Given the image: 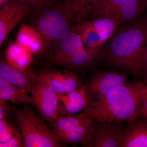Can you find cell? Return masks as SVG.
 Segmentation results:
<instances>
[{"instance_id":"1","label":"cell","mask_w":147,"mask_h":147,"mask_svg":"<svg viewBox=\"0 0 147 147\" xmlns=\"http://www.w3.org/2000/svg\"><path fill=\"white\" fill-rule=\"evenodd\" d=\"M147 38V14H144L135 21L121 24L103 46L98 58L108 65L142 77Z\"/></svg>"},{"instance_id":"2","label":"cell","mask_w":147,"mask_h":147,"mask_svg":"<svg viewBox=\"0 0 147 147\" xmlns=\"http://www.w3.org/2000/svg\"><path fill=\"white\" fill-rule=\"evenodd\" d=\"M147 91V85L142 82H126L97 98L84 112L93 121L133 122L140 116Z\"/></svg>"},{"instance_id":"3","label":"cell","mask_w":147,"mask_h":147,"mask_svg":"<svg viewBox=\"0 0 147 147\" xmlns=\"http://www.w3.org/2000/svg\"><path fill=\"white\" fill-rule=\"evenodd\" d=\"M33 12V24L42 40L40 57L48 58L76 25H74L57 0H50Z\"/></svg>"},{"instance_id":"4","label":"cell","mask_w":147,"mask_h":147,"mask_svg":"<svg viewBox=\"0 0 147 147\" xmlns=\"http://www.w3.org/2000/svg\"><path fill=\"white\" fill-rule=\"evenodd\" d=\"M16 121L24 138L25 147H61L54 129L32 110L14 109Z\"/></svg>"},{"instance_id":"5","label":"cell","mask_w":147,"mask_h":147,"mask_svg":"<svg viewBox=\"0 0 147 147\" xmlns=\"http://www.w3.org/2000/svg\"><path fill=\"white\" fill-rule=\"evenodd\" d=\"M49 65H59L71 68L87 66L97 59L85 50L76 26L61 41L48 57Z\"/></svg>"},{"instance_id":"6","label":"cell","mask_w":147,"mask_h":147,"mask_svg":"<svg viewBox=\"0 0 147 147\" xmlns=\"http://www.w3.org/2000/svg\"><path fill=\"white\" fill-rule=\"evenodd\" d=\"M32 103L40 117L53 126L56 119L67 115L57 93L52 86L47 71L36 75L30 92Z\"/></svg>"},{"instance_id":"7","label":"cell","mask_w":147,"mask_h":147,"mask_svg":"<svg viewBox=\"0 0 147 147\" xmlns=\"http://www.w3.org/2000/svg\"><path fill=\"white\" fill-rule=\"evenodd\" d=\"M120 23L110 18H98L76 25L85 50L98 58L108 40L114 34Z\"/></svg>"},{"instance_id":"8","label":"cell","mask_w":147,"mask_h":147,"mask_svg":"<svg viewBox=\"0 0 147 147\" xmlns=\"http://www.w3.org/2000/svg\"><path fill=\"white\" fill-rule=\"evenodd\" d=\"M146 9L137 0H102L90 20L105 17L121 24L132 22L143 16Z\"/></svg>"},{"instance_id":"9","label":"cell","mask_w":147,"mask_h":147,"mask_svg":"<svg viewBox=\"0 0 147 147\" xmlns=\"http://www.w3.org/2000/svg\"><path fill=\"white\" fill-rule=\"evenodd\" d=\"M33 11L32 6L21 0H7L0 8V46L11 32Z\"/></svg>"},{"instance_id":"10","label":"cell","mask_w":147,"mask_h":147,"mask_svg":"<svg viewBox=\"0 0 147 147\" xmlns=\"http://www.w3.org/2000/svg\"><path fill=\"white\" fill-rule=\"evenodd\" d=\"M117 123L93 121L86 147H120L124 129Z\"/></svg>"},{"instance_id":"11","label":"cell","mask_w":147,"mask_h":147,"mask_svg":"<svg viewBox=\"0 0 147 147\" xmlns=\"http://www.w3.org/2000/svg\"><path fill=\"white\" fill-rule=\"evenodd\" d=\"M127 76L123 71H102L92 77L86 86L92 102L94 98L104 95L116 87L126 83Z\"/></svg>"},{"instance_id":"12","label":"cell","mask_w":147,"mask_h":147,"mask_svg":"<svg viewBox=\"0 0 147 147\" xmlns=\"http://www.w3.org/2000/svg\"><path fill=\"white\" fill-rule=\"evenodd\" d=\"M63 9L76 25L90 20L102 0H58Z\"/></svg>"},{"instance_id":"13","label":"cell","mask_w":147,"mask_h":147,"mask_svg":"<svg viewBox=\"0 0 147 147\" xmlns=\"http://www.w3.org/2000/svg\"><path fill=\"white\" fill-rule=\"evenodd\" d=\"M36 75L31 68L21 69L11 65L7 60L1 61L0 78L30 93Z\"/></svg>"},{"instance_id":"14","label":"cell","mask_w":147,"mask_h":147,"mask_svg":"<svg viewBox=\"0 0 147 147\" xmlns=\"http://www.w3.org/2000/svg\"><path fill=\"white\" fill-rule=\"evenodd\" d=\"M47 72L52 86L59 94H67L82 86L77 75L69 70H50Z\"/></svg>"},{"instance_id":"15","label":"cell","mask_w":147,"mask_h":147,"mask_svg":"<svg viewBox=\"0 0 147 147\" xmlns=\"http://www.w3.org/2000/svg\"><path fill=\"white\" fill-rule=\"evenodd\" d=\"M58 95L67 116L84 110L92 102L85 86L67 94Z\"/></svg>"},{"instance_id":"16","label":"cell","mask_w":147,"mask_h":147,"mask_svg":"<svg viewBox=\"0 0 147 147\" xmlns=\"http://www.w3.org/2000/svg\"><path fill=\"white\" fill-rule=\"evenodd\" d=\"M120 147H147V121H134L124 129Z\"/></svg>"},{"instance_id":"17","label":"cell","mask_w":147,"mask_h":147,"mask_svg":"<svg viewBox=\"0 0 147 147\" xmlns=\"http://www.w3.org/2000/svg\"><path fill=\"white\" fill-rule=\"evenodd\" d=\"M0 100L11 101L20 105L31 102V97L28 92L0 78Z\"/></svg>"},{"instance_id":"18","label":"cell","mask_w":147,"mask_h":147,"mask_svg":"<svg viewBox=\"0 0 147 147\" xmlns=\"http://www.w3.org/2000/svg\"><path fill=\"white\" fill-rule=\"evenodd\" d=\"M17 43L31 54L40 53L42 49L41 38L35 29L30 27L21 28L17 37Z\"/></svg>"},{"instance_id":"19","label":"cell","mask_w":147,"mask_h":147,"mask_svg":"<svg viewBox=\"0 0 147 147\" xmlns=\"http://www.w3.org/2000/svg\"><path fill=\"white\" fill-rule=\"evenodd\" d=\"M91 120L83 111L77 115L66 117L59 116L56 119L54 124L53 129L57 139L79 125L86 123Z\"/></svg>"},{"instance_id":"20","label":"cell","mask_w":147,"mask_h":147,"mask_svg":"<svg viewBox=\"0 0 147 147\" xmlns=\"http://www.w3.org/2000/svg\"><path fill=\"white\" fill-rule=\"evenodd\" d=\"M7 60L14 67L21 69L30 68L32 54L16 43L7 50Z\"/></svg>"},{"instance_id":"21","label":"cell","mask_w":147,"mask_h":147,"mask_svg":"<svg viewBox=\"0 0 147 147\" xmlns=\"http://www.w3.org/2000/svg\"><path fill=\"white\" fill-rule=\"evenodd\" d=\"M93 121L82 124L59 137L60 143L72 144L79 143L86 147Z\"/></svg>"},{"instance_id":"22","label":"cell","mask_w":147,"mask_h":147,"mask_svg":"<svg viewBox=\"0 0 147 147\" xmlns=\"http://www.w3.org/2000/svg\"><path fill=\"white\" fill-rule=\"evenodd\" d=\"M18 130L7 119H0V143H4L14 137Z\"/></svg>"},{"instance_id":"23","label":"cell","mask_w":147,"mask_h":147,"mask_svg":"<svg viewBox=\"0 0 147 147\" xmlns=\"http://www.w3.org/2000/svg\"><path fill=\"white\" fill-rule=\"evenodd\" d=\"M1 147H24V138L21 131H18L17 134L4 143H0Z\"/></svg>"},{"instance_id":"24","label":"cell","mask_w":147,"mask_h":147,"mask_svg":"<svg viewBox=\"0 0 147 147\" xmlns=\"http://www.w3.org/2000/svg\"><path fill=\"white\" fill-rule=\"evenodd\" d=\"M30 4L32 6L33 11L41 8L50 0H21Z\"/></svg>"},{"instance_id":"25","label":"cell","mask_w":147,"mask_h":147,"mask_svg":"<svg viewBox=\"0 0 147 147\" xmlns=\"http://www.w3.org/2000/svg\"><path fill=\"white\" fill-rule=\"evenodd\" d=\"M8 111L6 101L0 100V119H6Z\"/></svg>"},{"instance_id":"26","label":"cell","mask_w":147,"mask_h":147,"mask_svg":"<svg viewBox=\"0 0 147 147\" xmlns=\"http://www.w3.org/2000/svg\"><path fill=\"white\" fill-rule=\"evenodd\" d=\"M139 115L144 116L147 120V91L142 103Z\"/></svg>"},{"instance_id":"27","label":"cell","mask_w":147,"mask_h":147,"mask_svg":"<svg viewBox=\"0 0 147 147\" xmlns=\"http://www.w3.org/2000/svg\"><path fill=\"white\" fill-rule=\"evenodd\" d=\"M143 67H144L145 75V73H146V71H147V38L146 47V52H145L144 57Z\"/></svg>"},{"instance_id":"28","label":"cell","mask_w":147,"mask_h":147,"mask_svg":"<svg viewBox=\"0 0 147 147\" xmlns=\"http://www.w3.org/2000/svg\"><path fill=\"white\" fill-rule=\"evenodd\" d=\"M145 8L147 9V0H137Z\"/></svg>"},{"instance_id":"29","label":"cell","mask_w":147,"mask_h":147,"mask_svg":"<svg viewBox=\"0 0 147 147\" xmlns=\"http://www.w3.org/2000/svg\"><path fill=\"white\" fill-rule=\"evenodd\" d=\"M145 75L146 76V82L147 84L146 85L147 86V71H146V73H145Z\"/></svg>"},{"instance_id":"30","label":"cell","mask_w":147,"mask_h":147,"mask_svg":"<svg viewBox=\"0 0 147 147\" xmlns=\"http://www.w3.org/2000/svg\"></svg>"}]
</instances>
